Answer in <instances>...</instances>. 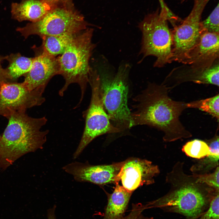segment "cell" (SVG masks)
I'll use <instances>...</instances> for the list:
<instances>
[{"label":"cell","mask_w":219,"mask_h":219,"mask_svg":"<svg viewBox=\"0 0 219 219\" xmlns=\"http://www.w3.org/2000/svg\"><path fill=\"white\" fill-rule=\"evenodd\" d=\"M219 3L204 20L201 21L202 32L219 34Z\"/></svg>","instance_id":"obj_22"},{"label":"cell","mask_w":219,"mask_h":219,"mask_svg":"<svg viewBox=\"0 0 219 219\" xmlns=\"http://www.w3.org/2000/svg\"><path fill=\"white\" fill-rule=\"evenodd\" d=\"M43 91L29 90L24 83L8 82L0 85V115L9 118L13 112H26L42 105L45 99Z\"/></svg>","instance_id":"obj_10"},{"label":"cell","mask_w":219,"mask_h":219,"mask_svg":"<svg viewBox=\"0 0 219 219\" xmlns=\"http://www.w3.org/2000/svg\"><path fill=\"white\" fill-rule=\"evenodd\" d=\"M206 193L192 186L182 187L146 204L147 209L157 208L165 212L196 219L208 208L215 195Z\"/></svg>","instance_id":"obj_8"},{"label":"cell","mask_w":219,"mask_h":219,"mask_svg":"<svg viewBox=\"0 0 219 219\" xmlns=\"http://www.w3.org/2000/svg\"><path fill=\"white\" fill-rule=\"evenodd\" d=\"M219 94L204 99L186 103L187 108H197L206 112L219 120Z\"/></svg>","instance_id":"obj_20"},{"label":"cell","mask_w":219,"mask_h":219,"mask_svg":"<svg viewBox=\"0 0 219 219\" xmlns=\"http://www.w3.org/2000/svg\"><path fill=\"white\" fill-rule=\"evenodd\" d=\"M159 172L157 165L151 161L138 158H131L124 163L115 179V183L121 181L122 186L133 192L142 185L154 182V178Z\"/></svg>","instance_id":"obj_11"},{"label":"cell","mask_w":219,"mask_h":219,"mask_svg":"<svg viewBox=\"0 0 219 219\" xmlns=\"http://www.w3.org/2000/svg\"><path fill=\"white\" fill-rule=\"evenodd\" d=\"M219 171L218 166L212 173L198 176L196 182L205 183L219 191Z\"/></svg>","instance_id":"obj_24"},{"label":"cell","mask_w":219,"mask_h":219,"mask_svg":"<svg viewBox=\"0 0 219 219\" xmlns=\"http://www.w3.org/2000/svg\"><path fill=\"white\" fill-rule=\"evenodd\" d=\"M219 192L212 199L208 208L196 219H219Z\"/></svg>","instance_id":"obj_23"},{"label":"cell","mask_w":219,"mask_h":219,"mask_svg":"<svg viewBox=\"0 0 219 219\" xmlns=\"http://www.w3.org/2000/svg\"><path fill=\"white\" fill-rule=\"evenodd\" d=\"M93 32V29L87 28L77 34L63 53L57 57L59 75L65 80L64 85L59 92V95L63 96L70 84H78L81 92L78 104L82 100L92 69L89 61L96 46L92 41Z\"/></svg>","instance_id":"obj_3"},{"label":"cell","mask_w":219,"mask_h":219,"mask_svg":"<svg viewBox=\"0 0 219 219\" xmlns=\"http://www.w3.org/2000/svg\"><path fill=\"white\" fill-rule=\"evenodd\" d=\"M59 74L57 57L41 52L34 57L30 70L24 75L23 82L30 90L40 89L44 91L51 78Z\"/></svg>","instance_id":"obj_13"},{"label":"cell","mask_w":219,"mask_h":219,"mask_svg":"<svg viewBox=\"0 0 219 219\" xmlns=\"http://www.w3.org/2000/svg\"><path fill=\"white\" fill-rule=\"evenodd\" d=\"M207 2L194 0L193 7L188 16L171 31L172 60L187 64L191 55L199 43L203 32L201 17Z\"/></svg>","instance_id":"obj_9"},{"label":"cell","mask_w":219,"mask_h":219,"mask_svg":"<svg viewBox=\"0 0 219 219\" xmlns=\"http://www.w3.org/2000/svg\"><path fill=\"white\" fill-rule=\"evenodd\" d=\"M147 209L146 204L140 203L133 204L130 213L122 219H154L153 217H146L142 214L143 211Z\"/></svg>","instance_id":"obj_25"},{"label":"cell","mask_w":219,"mask_h":219,"mask_svg":"<svg viewBox=\"0 0 219 219\" xmlns=\"http://www.w3.org/2000/svg\"><path fill=\"white\" fill-rule=\"evenodd\" d=\"M76 35L65 34L43 37L42 38L43 41L41 52L56 57L63 53Z\"/></svg>","instance_id":"obj_18"},{"label":"cell","mask_w":219,"mask_h":219,"mask_svg":"<svg viewBox=\"0 0 219 219\" xmlns=\"http://www.w3.org/2000/svg\"><path fill=\"white\" fill-rule=\"evenodd\" d=\"M219 63L216 61L210 67L198 72H190L179 76V82L192 81L199 84H210L219 86Z\"/></svg>","instance_id":"obj_19"},{"label":"cell","mask_w":219,"mask_h":219,"mask_svg":"<svg viewBox=\"0 0 219 219\" xmlns=\"http://www.w3.org/2000/svg\"><path fill=\"white\" fill-rule=\"evenodd\" d=\"M182 150L187 156L197 159L206 157L210 153L208 145L198 139L188 142L183 146Z\"/></svg>","instance_id":"obj_21"},{"label":"cell","mask_w":219,"mask_h":219,"mask_svg":"<svg viewBox=\"0 0 219 219\" xmlns=\"http://www.w3.org/2000/svg\"><path fill=\"white\" fill-rule=\"evenodd\" d=\"M165 85L150 83L135 97L134 111L131 113L132 126L145 125L162 131L165 141L190 137L191 134L179 120L186 103L172 99Z\"/></svg>","instance_id":"obj_1"},{"label":"cell","mask_w":219,"mask_h":219,"mask_svg":"<svg viewBox=\"0 0 219 219\" xmlns=\"http://www.w3.org/2000/svg\"><path fill=\"white\" fill-rule=\"evenodd\" d=\"M49 4L52 7L56 6V4L63 0H41Z\"/></svg>","instance_id":"obj_28"},{"label":"cell","mask_w":219,"mask_h":219,"mask_svg":"<svg viewBox=\"0 0 219 219\" xmlns=\"http://www.w3.org/2000/svg\"><path fill=\"white\" fill-rule=\"evenodd\" d=\"M8 119L0 140V168L4 169L23 155L42 148L49 132L41 130L47 122L44 116L33 118L26 112H14Z\"/></svg>","instance_id":"obj_2"},{"label":"cell","mask_w":219,"mask_h":219,"mask_svg":"<svg viewBox=\"0 0 219 219\" xmlns=\"http://www.w3.org/2000/svg\"><path fill=\"white\" fill-rule=\"evenodd\" d=\"M89 83L92 90L90 104L84 112L85 126L78 146L73 155L75 159L94 139L101 135L117 133L120 130L111 123L104 109L99 90V76L97 71L93 70Z\"/></svg>","instance_id":"obj_7"},{"label":"cell","mask_w":219,"mask_h":219,"mask_svg":"<svg viewBox=\"0 0 219 219\" xmlns=\"http://www.w3.org/2000/svg\"><path fill=\"white\" fill-rule=\"evenodd\" d=\"M205 0L206 1L208 2L209 0Z\"/></svg>","instance_id":"obj_29"},{"label":"cell","mask_w":219,"mask_h":219,"mask_svg":"<svg viewBox=\"0 0 219 219\" xmlns=\"http://www.w3.org/2000/svg\"><path fill=\"white\" fill-rule=\"evenodd\" d=\"M219 54V33L203 32L187 63L191 65V72H200L210 67L218 58Z\"/></svg>","instance_id":"obj_14"},{"label":"cell","mask_w":219,"mask_h":219,"mask_svg":"<svg viewBox=\"0 0 219 219\" xmlns=\"http://www.w3.org/2000/svg\"><path fill=\"white\" fill-rule=\"evenodd\" d=\"M113 193L108 196V202L102 219H122L132 192L116 183Z\"/></svg>","instance_id":"obj_16"},{"label":"cell","mask_w":219,"mask_h":219,"mask_svg":"<svg viewBox=\"0 0 219 219\" xmlns=\"http://www.w3.org/2000/svg\"><path fill=\"white\" fill-rule=\"evenodd\" d=\"M5 60V56L0 55V85L4 83L11 82L5 69L2 65V61Z\"/></svg>","instance_id":"obj_26"},{"label":"cell","mask_w":219,"mask_h":219,"mask_svg":"<svg viewBox=\"0 0 219 219\" xmlns=\"http://www.w3.org/2000/svg\"><path fill=\"white\" fill-rule=\"evenodd\" d=\"M124 162L123 161L110 165H92L88 162H75L62 168L77 181L100 185L115 183L116 177Z\"/></svg>","instance_id":"obj_12"},{"label":"cell","mask_w":219,"mask_h":219,"mask_svg":"<svg viewBox=\"0 0 219 219\" xmlns=\"http://www.w3.org/2000/svg\"><path fill=\"white\" fill-rule=\"evenodd\" d=\"M34 57H28L20 53L12 54L5 56L9 64L5 68L11 81H15L30 70Z\"/></svg>","instance_id":"obj_17"},{"label":"cell","mask_w":219,"mask_h":219,"mask_svg":"<svg viewBox=\"0 0 219 219\" xmlns=\"http://www.w3.org/2000/svg\"><path fill=\"white\" fill-rule=\"evenodd\" d=\"M53 8L41 0H23L19 3H12V17L19 22H36L42 19Z\"/></svg>","instance_id":"obj_15"},{"label":"cell","mask_w":219,"mask_h":219,"mask_svg":"<svg viewBox=\"0 0 219 219\" xmlns=\"http://www.w3.org/2000/svg\"><path fill=\"white\" fill-rule=\"evenodd\" d=\"M56 207V206L54 205L53 207L48 210L47 212L48 219H56L55 212Z\"/></svg>","instance_id":"obj_27"},{"label":"cell","mask_w":219,"mask_h":219,"mask_svg":"<svg viewBox=\"0 0 219 219\" xmlns=\"http://www.w3.org/2000/svg\"><path fill=\"white\" fill-rule=\"evenodd\" d=\"M84 17L70 7H53L42 19L27 24L16 30L27 38L36 35L41 38L47 36L76 35L88 28Z\"/></svg>","instance_id":"obj_6"},{"label":"cell","mask_w":219,"mask_h":219,"mask_svg":"<svg viewBox=\"0 0 219 219\" xmlns=\"http://www.w3.org/2000/svg\"><path fill=\"white\" fill-rule=\"evenodd\" d=\"M175 16L166 7L147 15L138 25L142 35L140 54L155 57L154 66L160 68L172 61V38L167 21Z\"/></svg>","instance_id":"obj_4"},{"label":"cell","mask_w":219,"mask_h":219,"mask_svg":"<svg viewBox=\"0 0 219 219\" xmlns=\"http://www.w3.org/2000/svg\"><path fill=\"white\" fill-rule=\"evenodd\" d=\"M1 136H2L0 135V140L1 138Z\"/></svg>","instance_id":"obj_30"},{"label":"cell","mask_w":219,"mask_h":219,"mask_svg":"<svg viewBox=\"0 0 219 219\" xmlns=\"http://www.w3.org/2000/svg\"><path fill=\"white\" fill-rule=\"evenodd\" d=\"M129 68L126 64L114 75L99 74V93L104 109L112 124L120 132L132 127L127 105Z\"/></svg>","instance_id":"obj_5"}]
</instances>
